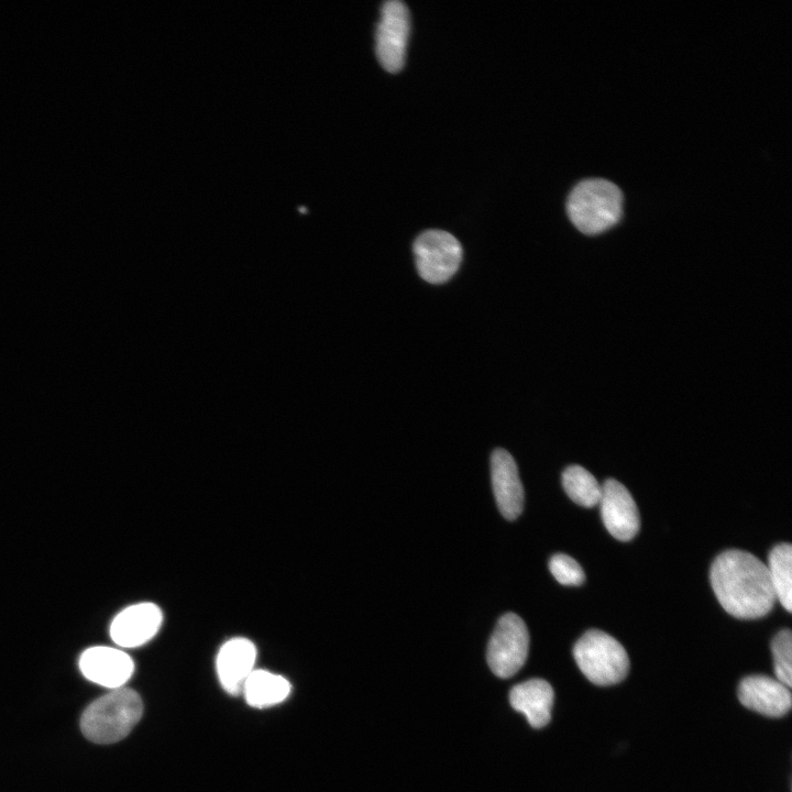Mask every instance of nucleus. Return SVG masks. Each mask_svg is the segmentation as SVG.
<instances>
[{"mask_svg": "<svg viewBox=\"0 0 792 792\" xmlns=\"http://www.w3.org/2000/svg\"><path fill=\"white\" fill-rule=\"evenodd\" d=\"M710 580L722 607L736 618L763 617L777 601L767 564L744 550L730 549L718 554L712 563Z\"/></svg>", "mask_w": 792, "mask_h": 792, "instance_id": "f257e3e1", "label": "nucleus"}, {"mask_svg": "<svg viewBox=\"0 0 792 792\" xmlns=\"http://www.w3.org/2000/svg\"><path fill=\"white\" fill-rule=\"evenodd\" d=\"M143 714L140 695L119 688L90 703L80 718L84 736L96 744L108 745L125 738Z\"/></svg>", "mask_w": 792, "mask_h": 792, "instance_id": "f03ea898", "label": "nucleus"}, {"mask_svg": "<svg viewBox=\"0 0 792 792\" xmlns=\"http://www.w3.org/2000/svg\"><path fill=\"white\" fill-rule=\"evenodd\" d=\"M566 212L581 232L601 233L619 221L623 213V193L607 179H584L570 193Z\"/></svg>", "mask_w": 792, "mask_h": 792, "instance_id": "7ed1b4c3", "label": "nucleus"}, {"mask_svg": "<svg viewBox=\"0 0 792 792\" xmlns=\"http://www.w3.org/2000/svg\"><path fill=\"white\" fill-rule=\"evenodd\" d=\"M573 656L582 673L596 685L623 681L629 670L625 648L600 629L587 630L574 645Z\"/></svg>", "mask_w": 792, "mask_h": 792, "instance_id": "20e7f679", "label": "nucleus"}, {"mask_svg": "<svg viewBox=\"0 0 792 792\" xmlns=\"http://www.w3.org/2000/svg\"><path fill=\"white\" fill-rule=\"evenodd\" d=\"M417 271L422 279L431 284L449 280L462 261L459 240L443 230H427L414 242Z\"/></svg>", "mask_w": 792, "mask_h": 792, "instance_id": "39448f33", "label": "nucleus"}, {"mask_svg": "<svg viewBox=\"0 0 792 792\" xmlns=\"http://www.w3.org/2000/svg\"><path fill=\"white\" fill-rule=\"evenodd\" d=\"M529 634L525 622L515 613L504 614L487 645V663L493 673L506 679L516 674L526 662Z\"/></svg>", "mask_w": 792, "mask_h": 792, "instance_id": "423d86ee", "label": "nucleus"}, {"mask_svg": "<svg viewBox=\"0 0 792 792\" xmlns=\"http://www.w3.org/2000/svg\"><path fill=\"white\" fill-rule=\"evenodd\" d=\"M410 16L399 0L386 1L375 33V52L381 65L391 73L399 72L405 63Z\"/></svg>", "mask_w": 792, "mask_h": 792, "instance_id": "0eeeda50", "label": "nucleus"}, {"mask_svg": "<svg viewBox=\"0 0 792 792\" xmlns=\"http://www.w3.org/2000/svg\"><path fill=\"white\" fill-rule=\"evenodd\" d=\"M164 620L161 607L153 602H139L121 609L111 620L109 635L122 649L138 648L151 641Z\"/></svg>", "mask_w": 792, "mask_h": 792, "instance_id": "6e6552de", "label": "nucleus"}, {"mask_svg": "<svg viewBox=\"0 0 792 792\" xmlns=\"http://www.w3.org/2000/svg\"><path fill=\"white\" fill-rule=\"evenodd\" d=\"M82 675L111 690L123 688L134 672V661L123 649L109 646H94L79 657Z\"/></svg>", "mask_w": 792, "mask_h": 792, "instance_id": "1a4fd4ad", "label": "nucleus"}, {"mask_svg": "<svg viewBox=\"0 0 792 792\" xmlns=\"http://www.w3.org/2000/svg\"><path fill=\"white\" fill-rule=\"evenodd\" d=\"M598 504L603 524L615 539L628 541L637 535L640 528L638 508L631 494L620 482L606 480L602 484Z\"/></svg>", "mask_w": 792, "mask_h": 792, "instance_id": "9d476101", "label": "nucleus"}, {"mask_svg": "<svg viewBox=\"0 0 792 792\" xmlns=\"http://www.w3.org/2000/svg\"><path fill=\"white\" fill-rule=\"evenodd\" d=\"M257 649L252 640L245 637H233L219 649L216 658V670L222 688L230 694H239L255 670Z\"/></svg>", "mask_w": 792, "mask_h": 792, "instance_id": "9b49d317", "label": "nucleus"}, {"mask_svg": "<svg viewBox=\"0 0 792 792\" xmlns=\"http://www.w3.org/2000/svg\"><path fill=\"white\" fill-rule=\"evenodd\" d=\"M738 698L745 707L768 717L788 714L792 704L790 689L762 674L744 678L738 688Z\"/></svg>", "mask_w": 792, "mask_h": 792, "instance_id": "f8f14e48", "label": "nucleus"}, {"mask_svg": "<svg viewBox=\"0 0 792 792\" xmlns=\"http://www.w3.org/2000/svg\"><path fill=\"white\" fill-rule=\"evenodd\" d=\"M492 488L501 514L516 519L524 508V487L514 458L505 449H496L491 457Z\"/></svg>", "mask_w": 792, "mask_h": 792, "instance_id": "ddd939ff", "label": "nucleus"}, {"mask_svg": "<svg viewBox=\"0 0 792 792\" xmlns=\"http://www.w3.org/2000/svg\"><path fill=\"white\" fill-rule=\"evenodd\" d=\"M553 690L542 679H531L515 685L509 692L514 710L522 713L535 728L546 726L551 718Z\"/></svg>", "mask_w": 792, "mask_h": 792, "instance_id": "4468645a", "label": "nucleus"}, {"mask_svg": "<svg viewBox=\"0 0 792 792\" xmlns=\"http://www.w3.org/2000/svg\"><path fill=\"white\" fill-rule=\"evenodd\" d=\"M290 689L289 681L284 676L255 669L246 679L242 692L249 705L265 708L285 701Z\"/></svg>", "mask_w": 792, "mask_h": 792, "instance_id": "2eb2a0df", "label": "nucleus"}, {"mask_svg": "<svg viewBox=\"0 0 792 792\" xmlns=\"http://www.w3.org/2000/svg\"><path fill=\"white\" fill-rule=\"evenodd\" d=\"M767 568L777 601L791 612L792 546L788 542L774 546L769 553Z\"/></svg>", "mask_w": 792, "mask_h": 792, "instance_id": "dca6fc26", "label": "nucleus"}, {"mask_svg": "<svg viewBox=\"0 0 792 792\" xmlns=\"http://www.w3.org/2000/svg\"><path fill=\"white\" fill-rule=\"evenodd\" d=\"M562 485L568 496L583 507L600 503L602 485L581 465H570L562 474Z\"/></svg>", "mask_w": 792, "mask_h": 792, "instance_id": "f3484780", "label": "nucleus"}, {"mask_svg": "<svg viewBox=\"0 0 792 792\" xmlns=\"http://www.w3.org/2000/svg\"><path fill=\"white\" fill-rule=\"evenodd\" d=\"M776 679L789 689L792 685V634L780 630L771 642Z\"/></svg>", "mask_w": 792, "mask_h": 792, "instance_id": "a211bd4d", "label": "nucleus"}, {"mask_svg": "<svg viewBox=\"0 0 792 792\" xmlns=\"http://www.w3.org/2000/svg\"><path fill=\"white\" fill-rule=\"evenodd\" d=\"M549 570L554 579L563 585H580L585 580L584 571L579 562L564 553L551 557Z\"/></svg>", "mask_w": 792, "mask_h": 792, "instance_id": "6ab92c4d", "label": "nucleus"}]
</instances>
